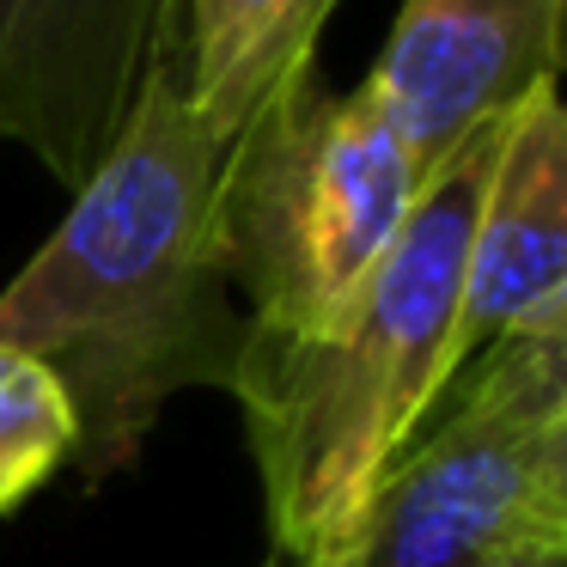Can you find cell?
I'll return each mask as SVG.
<instances>
[{"label": "cell", "instance_id": "cell-1", "mask_svg": "<svg viewBox=\"0 0 567 567\" xmlns=\"http://www.w3.org/2000/svg\"><path fill=\"white\" fill-rule=\"evenodd\" d=\"M214 172L220 141L189 111L184 62L153 68L68 220L0 293V348L68 396L86 482L135 464L177 391L233 384L245 311L208 250Z\"/></svg>", "mask_w": 567, "mask_h": 567}, {"label": "cell", "instance_id": "cell-2", "mask_svg": "<svg viewBox=\"0 0 567 567\" xmlns=\"http://www.w3.org/2000/svg\"><path fill=\"white\" fill-rule=\"evenodd\" d=\"M494 128L421 184L396 250L330 330L262 336L245 323L226 391L245 415L281 561L348 567L379 476L464 372V257Z\"/></svg>", "mask_w": 567, "mask_h": 567}, {"label": "cell", "instance_id": "cell-3", "mask_svg": "<svg viewBox=\"0 0 567 567\" xmlns=\"http://www.w3.org/2000/svg\"><path fill=\"white\" fill-rule=\"evenodd\" d=\"M421 196L379 92L293 74L220 147L208 250L262 336H318L367 293Z\"/></svg>", "mask_w": 567, "mask_h": 567}, {"label": "cell", "instance_id": "cell-4", "mask_svg": "<svg viewBox=\"0 0 567 567\" xmlns=\"http://www.w3.org/2000/svg\"><path fill=\"white\" fill-rule=\"evenodd\" d=\"M549 561H567V330L470 354L379 476L348 549V567Z\"/></svg>", "mask_w": 567, "mask_h": 567}, {"label": "cell", "instance_id": "cell-5", "mask_svg": "<svg viewBox=\"0 0 567 567\" xmlns=\"http://www.w3.org/2000/svg\"><path fill=\"white\" fill-rule=\"evenodd\" d=\"M165 62H184V0H0V141L80 189Z\"/></svg>", "mask_w": 567, "mask_h": 567}, {"label": "cell", "instance_id": "cell-6", "mask_svg": "<svg viewBox=\"0 0 567 567\" xmlns=\"http://www.w3.org/2000/svg\"><path fill=\"white\" fill-rule=\"evenodd\" d=\"M567 0H403L367 86L421 184L561 68Z\"/></svg>", "mask_w": 567, "mask_h": 567}, {"label": "cell", "instance_id": "cell-7", "mask_svg": "<svg viewBox=\"0 0 567 567\" xmlns=\"http://www.w3.org/2000/svg\"><path fill=\"white\" fill-rule=\"evenodd\" d=\"M555 330H567V116L543 80L494 128L464 257V348Z\"/></svg>", "mask_w": 567, "mask_h": 567}, {"label": "cell", "instance_id": "cell-8", "mask_svg": "<svg viewBox=\"0 0 567 567\" xmlns=\"http://www.w3.org/2000/svg\"><path fill=\"white\" fill-rule=\"evenodd\" d=\"M330 13L336 0H184V99L220 147L318 62Z\"/></svg>", "mask_w": 567, "mask_h": 567}, {"label": "cell", "instance_id": "cell-9", "mask_svg": "<svg viewBox=\"0 0 567 567\" xmlns=\"http://www.w3.org/2000/svg\"><path fill=\"white\" fill-rule=\"evenodd\" d=\"M74 457L68 396L38 360L0 348V518Z\"/></svg>", "mask_w": 567, "mask_h": 567}, {"label": "cell", "instance_id": "cell-10", "mask_svg": "<svg viewBox=\"0 0 567 567\" xmlns=\"http://www.w3.org/2000/svg\"><path fill=\"white\" fill-rule=\"evenodd\" d=\"M257 567H293V561H281V555H262ZM549 567H567V561H549Z\"/></svg>", "mask_w": 567, "mask_h": 567}]
</instances>
